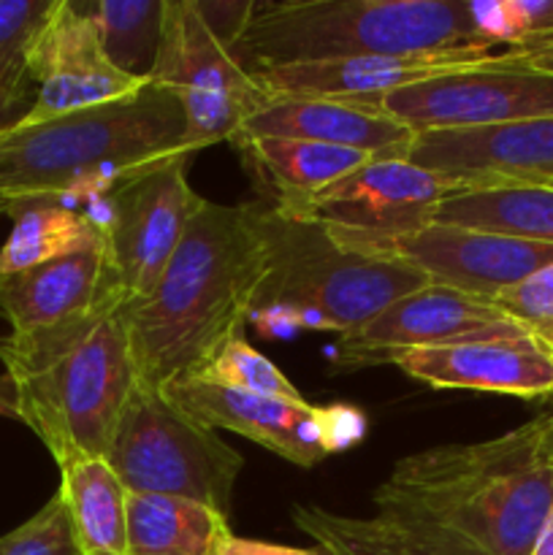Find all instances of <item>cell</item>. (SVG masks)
<instances>
[{"instance_id":"1","label":"cell","mask_w":553,"mask_h":555,"mask_svg":"<svg viewBox=\"0 0 553 555\" xmlns=\"http://www.w3.org/2000/svg\"><path fill=\"white\" fill-rule=\"evenodd\" d=\"M374 507L437 555H531L553 507L540 417L502 437L404 455Z\"/></svg>"},{"instance_id":"2","label":"cell","mask_w":553,"mask_h":555,"mask_svg":"<svg viewBox=\"0 0 553 555\" xmlns=\"http://www.w3.org/2000/svg\"><path fill=\"white\" fill-rule=\"evenodd\" d=\"M266 269L255 204L206 201L150 296L125 309L139 383L163 390L198 377L244 334Z\"/></svg>"},{"instance_id":"3","label":"cell","mask_w":553,"mask_h":555,"mask_svg":"<svg viewBox=\"0 0 553 555\" xmlns=\"http://www.w3.org/2000/svg\"><path fill=\"white\" fill-rule=\"evenodd\" d=\"M125 293L85 314L0 339V361L14 383L20 423L63 466L103 459L133 393V350Z\"/></svg>"},{"instance_id":"4","label":"cell","mask_w":553,"mask_h":555,"mask_svg":"<svg viewBox=\"0 0 553 555\" xmlns=\"http://www.w3.org/2000/svg\"><path fill=\"white\" fill-rule=\"evenodd\" d=\"M195 152L179 98L150 81L123 101L0 133V198H108L128 179Z\"/></svg>"},{"instance_id":"5","label":"cell","mask_w":553,"mask_h":555,"mask_svg":"<svg viewBox=\"0 0 553 555\" xmlns=\"http://www.w3.org/2000/svg\"><path fill=\"white\" fill-rule=\"evenodd\" d=\"M486 47L472 0H285L255 3L231 52L249 74L380 54Z\"/></svg>"},{"instance_id":"6","label":"cell","mask_w":553,"mask_h":555,"mask_svg":"<svg viewBox=\"0 0 553 555\" xmlns=\"http://www.w3.org/2000/svg\"><path fill=\"white\" fill-rule=\"evenodd\" d=\"M255 222L266 242L269 269L249 320L266 334L271 323L287 331L350 334L394 301L432 285L401 260L342 247L307 217L280 215L255 204Z\"/></svg>"},{"instance_id":"7","label":"cell","mask_w":553,"mask_h":555,"mask_svg":"<svg viewBox=\"0 0 553 555\" xmlns=\"http://www.w3.org/2000/svg\"><path fill=\"white\" fill-rule=\"evenodd\" d=\"M106 464L128 493L190 499L228 515L244 461L215 428L184 415L163 390L136 383Z\"/></svg>"},{"instance_id":"8","label":"cell","mask_w":553,"mask_h":555,"mask_svg":"<svg viewBox=\"0 0 553 555\" xmlns=\"http://www.w3.org/2000/svg\"><path fill=\"white\" fill-rule=\"evenodd\" d=\"M150 81L179 98L195 150L231 141L269 98L215 36L195 0H163L160 43Z\"/></svg>"},{"instance_id":"9","label":"cell","mask_w":553,"mask_h":555,"mask_svg":"<svg viewBox=\"0 0 553 555\" xmlns=\"http://www.w3.org/2000/svg\"><path fill=\"white\" fill-rule=\"evenodd\" d=\"M163 393L193 421L253 439L291 464L312 469L366 437V415L350 404L314 406L309 401L269 399L217 388L198 377L179 379Z\"/></svg>"},{"instance_id":"10","label":"cell","mask_w":553,"mask_h":555,"mask_svg":"<svg viewBox=\"0 0 553 555\" xmlns=\"http://www.w3.org/2000/svg\"><path fill=\"white\" fill-rule=\"evenodd\" d=\"M345 103L388 114L412 133L497 128L524 119L553 117V74L502 63L491 54L486 63L401 87L388 95Z\"/></svg>"},{"instance_id":"11","label":"cell","mask_w":553,"mask_h":555,"mask_svg":"<svg viewBox=\"0 0 553 555\" xmlns=\"http://www.w3.org/2000/svg\"><path fill=\"white\" fill-rule=\"evenodd\" d=\"M188 160L163 163L103 198L106 253L128 304L150 296L193 217L206 204L190 188Z\"/></svg>"},{"instance_id":"12","label":"cell","mask_w":553,"mask_h":555,"mask_svg":"<svg viewBox=\"0 0 553 555\" xmlns=\"http://www.w3.org/2000/svg\"><path fill=\"white\" fill-rule=\"evenodd\" d=\"M524 334L529 331L507 318L493 301L442 285H426L394 301L350 334H342L334 345V363L336 369L350 372L390 363L412 350Z\"/></svg>"},{"instance_id":"13","label":"cell","mask_w":553,"mask_h":555,"mask_svg":"<svg viewBox=\"0 0 553 555\" xmlns=\"http://www.w3.org/2000/svg\"><path fill=\"white\" fill-rule=\"evenodd\" d=\"M461 184L407 157H374L318 195L301 217L323 225L345 247L410 233Z\"/></svg>"},{"instance_id":"14","label":"cell","mask_w":553,"mask_h":555,"mask_svg":"<svg viewBox=\"0 0 553 555\" xmlns=\"http://www.w3.org/2000/svg\"><path fill=\"white\" fill-rule=\"evenodd\" d=\"M345 247V244H342ZM356 253L396 258L421 271L432 285L493 301L553 263V244L524 242L502 233L426 222L410 233L356 244Z\"/></svg>"},{"instance_id":"15","label":"cell","mask_w":553,"mask_h":555,"mask_svg":"<svg viewBox=\"0 0 553 555\" xmlns=\"http://www.w3.org/2000/svg\"><path fill=\"white\" fill-rule=\"evenodd\" d=\"M36 98L20 125H38L81 108L133 95L150 81L125 74L108 60L90 16L74 0H54L30 52Z\"/></svg>"},{"instance_id":"16","label":"cell","mask_w":553,"mask_h":555,"mask_svg":"<svg viewBox=\"0 0 553 555\" xmlns=\"http://www.w3.org/2000/svg\"><path fill=\"white\" fill-rule=\"evenodd\" d=\"M407 160L461 190L553 184V117L477 130L415 133Z\"/></svg>"},{"instance_id":"17","label":"cell","mask_w":553,"mask_h":555,"mask_svg":"<svg viewBox=\"0 0 553 555\" xmlns=\"http://www.w3.org/2000/svg\"><path fill=\"white\" fill-rule=\"evenodd\" d=\"M390 363L434 390H477L515 399L553 396V347L535 334L412 350Z\"/></svg>"},{"instance_id":"18","label":"cell","mask_w":553,"mask_h":555,"mask_svg":"<svg viewBox=\"0 0 553 555\" xmlns=\"http://www.w3.org/2000/svg\"><path fill=\"white\" fill-rule=\"evenodd\" d=\"M491 49L470 47L439 54H380L258 70L255 81L269 101H363L421 85L442 74L486 63Z\"/></svg>"},{"instance_id":"19","label":"cell","mask_w":553,"mask_h":555,"mask_svg":"<svg viewBox=\"0 0 553 555\" xmlns=\"http://www.w3.org/2000/svg\"><path fill=\"white\" fill-rule=\"evenodd\" d=\"M117 293L123 291L101 244L0 276V314L11 334H25L90 312Z\"/></svg>"},{"instance_id":"20","label":"cell","mask_w":553,"mask_h":555,"mask_svg":"<svg viewBox=\"0 0 553 555\" xmlns=\"http://www.w3.org/2000/svg\"><path fill=\"white\" fill-rule=\"evenodd\" d=\"M231 144L263 193L266 206L291 217H301L323 190L374 160L366 152L282 135L236 133Z\"/></svg>"},{"instance_id":"21","label":"cell","mask_w":553,"mask_h":555,"mask_svg":"<svg viewBox=\"0 0 553 555\" xmlns=\"http://www.w3.org/2000/svg\"><path fill=\"white\" fill-rule=\"evenodd\" d=\"M239 133L318 141L372 157H407L415 141V133L388 114L345 101H266Z\"/></svg>"},{"instance_id":"22","label":"cell","mask_w":553,"mask_h":555,"mask_svg":"<svg viewBox=\"0 0 553 555\" xmlns=\"http://www.w3.org/2000/svg\"><path fill=\"white\" fill-rule=\"evenodd\" d=\"M60 469V491L76 545L85 555H128V488L103 459H74Z\"/></svg>"},{"instance_id":"23","label":"cell","mask_w":553,"mask_h":555,"mask_svg":"<svg viewBox=\"0 0 553 555\" xmlns=\"http://www.w3.org/2000/svg\"><path fill=\"white\" fill-rule=\"evenodd\" d=\"M228 515L177 496L128 493V555H220Z\"/></svg>"},{"instance_id":"24","label":"cell","mask_w":553,"mask_h":555,"mask_svg":"<svg viewBox=\"0 0 553 555\" xmlns=\"http://www.w3.org/2000/svg\"><path fill=\"white\" fill-rule=\"evenodd\" d=\"M11 233L0 247V276L106 244L101 217L63 201H16Z\"/></svg>"},{"instance_id":"25","label":"cell","mask_w":553,"mask_h":555,"mask_svg":"<svg viewBox=\"0 0 553 555\" xmlns=\"http://www.w3.org/2000/svg\"><path fill=\"white\" fill-rule=\"evenodd\" d=\"M432 222L553 244V188L461 190L434 209Z\"/></svg>"},{"instance_id":"26","label":"cell","mask_w":553,"mask_h":555,"mask_svg":"<svg viewBox=\"0 0 553 555\" xmlns=\"http://www.w3.org/2000/svg\"><path fill=\"white\" fill-rule=\"evenodd\" d=\"M76 5L95 25L108 60L125 74L150 81L160 43L163 0H92Z\"/></svg>"},{"instance_id":"27","label":"cell","mask_w":553,"mask_h":555,"mask_svg":"<svg viewBox=\"0 0 553 555\" xmlns=\"http://www.w3.org/2000/svg\"><path fill=\"white\" fill-rule=\"evenodd\" d=\"M293 524L325 555H437L388 518H350L318 504L291 507Z\"/></svg>"},{"instance_id":"28","label":"cell","mask_w":553,"mask_h":555,"mask_svg":"<svg viewBox=\"0 0 553 555\" xmlns=\"http://www.w3.org/2000/svg\"><path fill=\"white\" fill-rule=\"evenodd\" d=\"M54 0H0V95L33 106L30 52Z\"/></svg>"},{"instance_id":"29","label":"cell","mask_w":553,"mask_h":555,"mask_svg":"<svg viewBox=\"0 0 553 555\" xmlns=\"http://www.w3.org/2000/svg\"><path fill=\"white\" fill-rule=\"evenodd\" d=\"M204 383L217 385V388L239 390V393L269 396V399L304 401L296 385L282 374L276 363H271L263 352L255 350L247 339L233 336L215 358L209 366L198 374Z\"/></svg>"},{"instance_id":"30","label":"cell","mask_w":553,"mask_h":555,"mask_svg":"<svg viewBox=\"0 0 553 555\" xmlns=\"http://www.w3.org/2000/svg\"><path fill=\"white\" fill-rule=\"evenodd\" d=\"M0 555H85L76 545L63 499L54 493L30 520L0 537Z\"/></svg>"},{"instance_id":"31","label":"cell","mask_w":553,"mask_h":555,"mask_svg":"<svg viewBox=\"0 0 553 555\" xmlns=\"http://www.w3.org/2000/svg\"><path fill=\"white\" fill-rule=\"evenodd\" d=\"M499 309L529 334L553 339V263L493 298Z\"/></svg>"},{"instance_id":"32","label":"cell","mask_w":553,"mask_h":555,"mask_svg":"<svg viewBox=\"0 0 553 555\" xmlns=\"http://www.w3.org/2000/svg\"><path fill=\"white\" fill-rule=\"evenodd\" d=\"M502 63L524 65V68L542 70V74H553V41L548 43H531V47H510L497 52Z\"/></svg>"},{"instance_id":"33","label":"cell","mask_w":553,"mask_h":555,"mask_svg":"<svg viewBox=\"0 0 553 555\" xmlns=\"http://www.w3.org/2000/svg\"><path fill=\"white\" fill-rule=\"evenodd\" d=\"M220 555H325V553L320 551V547H287V545H274V542L231 537Z\"/></svg>"},{"instance_id":"34","label":"cell","mask_w":553,"mask_h":555,"mask_svg":"<svg viewBox=\"0 0 553 555\" xmlns=\"http://www.w3.org/2000/svg\"><path fill=\"white\" fill-rule=\"evenodd\" d=\"M27 112H30V106H27V103H16V101H9V98L0 95V133L16 128V125L27 117Z\"/></svg>"},{"instance_id":"35","label":"cell","mask_w":553,"mask_h":555,"mask_svg":"<svg viewBox=\"0 0 553 555\" xmlns=\"http://www.w3.org/2000/svg\"><path fill=\"white\" fill-rule=\"evenodd\" d=\"M0 417L20 421V406H16V390L5 374H0Z\"/></svg>"},{"instance_id":"36","label":"cell","mask_w":553,"mask_h":555,"mask_svg":"<svg viewBox=\"0 0 553 555\" xmlns=\"http://www.w3.org/2000/svg\"><path fill=\"white\" fill-rule=\"evenodd\" d=\"M531 555H553V507H551V515H548L545 526H542L540 537H537Z\"/></svg>"},{"instance_id":"37","label":"cell","mask_w":553,"mask_h":555,"mask_svg":"<svg viewBox=\"0 0 553 555\" xmlns=\"http://www.w3.org/2000/svg\"><path fill=\"white\" fill-rule=\"evenodd\" d=\"M540 434H542V450H545L548 461L553 466V412L540 417Z\"/></svg>"},{"instance_id":"38","label":"cell","mask_w":553,"mask_h":555,"mask_svg":"<svg viewBox=\"0 0 553 555\" xmlns=\"http://www.w3.org/2000/svg\"><path fill=\"white\" fill-rule=\"evenodd\" d=\"M5 215H9V201L0 198V217H5Z\"/></svg>"},{"instance_id":"39","label":"cell","mask_w":553,"mask_h":555,"mask_svg":"<svg viewBox=\"0 0 553 555\" xmlns=\"http://www.w3.org/2000/svg\"><path fill=\"white\" fill-rule=\"evenodd\" d=\"M548 345H551V347H553V339H551V341H548Z\"/></svg>"},{"instance_id":"40","label":"cell","mask_w":553,"mask_h":555,"mask_svg":"<svg viewBox=\"0 0 553 555\" xmlns=\"http://www.w3.org/2000/svg\"><path fill=\"white\" fill-rule=\"evenodd\" d=\"M545 188H553V184H545Z\"/></svg>"}]
</instances>
